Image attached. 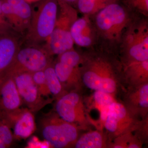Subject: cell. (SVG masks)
I'll use <instances>...</instances> for the list:
<instances>
[{"instance_id": "obj_1", "label": "cell", "mask_w": 148, "mask_h": 148, "mask_svg": "<svg viewBox=\"0 0 148 148\" xmlns=\"http://www.w3.org/2000/svg\"><path fill=\"white\" fill-rule=\"evenodd\" d=\"M80 82L91 90L112 95L124 80L123 69L118 56L96 46L82 51Z\"/></svg>"}, {"instance_id": "obj_2", "label": "cell", "mask_w": 148, "mask_h": 148, "mask_svg": "<svg viewBox=\"0 0 148 148\" xmlns=\"http://www.w3.org/2000/svg\"><path fill=\"white\" fill-rule=\"evenodd\" d=\"M134 14L119 2L90 16L98 35L97 46L119 56L123 35Z\"/></svg>"}, {"instance_id": "obj_3", "label": "cell", "mask_w": 148, "mask_h": 148, "mask_svg": "<svg viewBox=\"0 0 148 148\" xmlns=\"http://www.w3.org/2000/svg\"><path fill=\"white\" fill-rule=\"evenodd\" d=\"M121 63L148 61V17L134 14L123 38Z\"/></svg>"}, {"instance_id": "obj_4", "label": "cell", "mask_w": 148, "mask_h": 148, "mask_svg": "<svg viewBox=\"0 0 148 148\" xmlns=\"http://www.w3.org/2000/svg\"><path fill=\"white\" fill-rule=\"evenodd\" d=\"M58 10L57 0H40L34 9L30 24L23 36V44L42 45L53 32Z\"/></svg>"}, {"instance_id": "obj_5", "label": "cell", "mask_w": 148, "mask_h": 148, "mask_svg": "<svg viewBox=\"0 0 148 148\" xmlns=\"http://www.w3.org/2000/svg\"><path fill=\"white\" fill-rule=\"evenodd\" d=\"M58 10L54 29L43 45L51 56H58L74 48L71 29L78 17L75 8L63 0H57Z\"/></svg>"}, {"instance_id": "obj_6", "label": "cell", "mask_w": 148, "mask_h": 148, "mask_svg": "<svg viewBox=\"0 0 148 148\" xmlns=\"http://www.w3.org/2000/svg\"><path fill=\"white\" fill-rule=\"evenodd\" d=\"M41 123L43 136L52 147H69L74 145L78 138L77 125L65 121L56 113L47 114Z\"/></svg>"}, {"instance_id": "obj_7", "label": "cell", "mask_w": 148, "mask_h": 148, "mask_svg": "<svg viewBox=\"0 0 148 148\" xmlns=\"http://www.w3.org/2000/svg\"><path fill=\"white\" fill-rule=\"evenodd\" d=\"M53 58L43 45H29L23 44L13 63L4 74L13 75L21 72L32 73L43 71L53 63Z\"/></svg>"}, {"instance_id": "obj_8", "label": "cell", "mask_w": 148, "mask_h": 148, "mask_svg": "<svg viewBox=\"0 0 148 148\" xmlns=\"http://www.w3.org/2000/svg\"><path fill=\"white\" fill-rule=\"evenodd\" d=\"M53 65L56 73L66 91L80 82V66L82 51L75 48L57 56Z\"/></svg>"}, {"instance_id": "obj_9", "label": "cell", "mask_w": 148, "mask_h": 148, "mask_svg": "<svg viewBox=\"0 0 148 148\" xmlns=\"http://www.w3.org/2000/svg\"><path fill=\"white\" fill-rule=\"evenodd\" d=\"M22 103L13 76L3 74L0 77V119L10 128Z\"/></svg>"}, {"instance_id": "obj_10", "label": "cell", "mask_w": 148, "mask_h": 148, "mask_svg": "<svg viewBox=\"0 0 148 148\" xmlns=\"http://www.w3.org/2000/svg\"><path fill=\"white\" fill-rule=\"evenodd\" d=\"M12 76L22 102L30 111L37 112L50 103L51 99H45L40 93L33 80L32 73L21 72Z\"/></svg>"}, {"instance_id": "obj_11", "label": "cell", "mask_w": 148, "mask_h": 148, "mask_svg": "<svg viewBox=\"0 0 148 148\" xmlns=\"http://www.w3.org/2000/svg\"><path fill=\"white\" fill-rule=\"evenodd\" d=\"M55 110L62 119L77 125L82 124L86 120L82 99L75 90L67 91L57 99Z\"/></svg>"}, {"instance_id": "obj_12", "label": "cell", "mask_w": 148, "mask_h": 148, "mask_svg": "<svg viewBox=\"0 0 148 148\" xmlns=\"http://www.w3.org/2000/svg\"><path fill=\"white\" fill-rule=\"evenodd\" d=\"M71 33L74 44L84 50L98 45L97 31L90 16L83 15L78 17L72 25Z\"/></svg>"}, {"instance_id": "obj_13", "label": "cell", "mask_w": 148, "mask_h": 148, "mask_svg": "<svg viewBox=\"0 0 148 148\" xmlns=\"http://www.w3.org/2000/svg\"><path fill=\"white\" fill-rule=\"evenodd\" d=\"M23 36L13 30L0 35V77L13 63L23 44Z\"/></svg>"}, {"instance_id": "obj_14", "label": "cell", "mask_w": 148, "mask_h": 148, "mask_svg": "<svg viewBox=\"0 0 148 148\" xmlns=\"http://www.w3.org/2000/svg\"><path fill=\"white\" fill-rule=\"evenodd\" d=\"M12 13L11 26L14 31L24 35L30 24L32 15L31 4L26 0H6Z\"/></svg>"}, {"instance_id": "obj_15", "label": "cell", "mask_w": 148, "mask_h": 148, "mask_svg": "<svg viewBox=\"0 0 148 148\" xmlns=\"http://www.w3.org/2000/svg\"><path fill=\"white\" fill-rule=\"evenodd\" d=\"M127 109L122 104L114 101L110 105L105 122L106 129L110 133L120 134L130 123V119Z\"/></svg>"}, {"instance_id": "obj_16", "label": "cell", "mask_w": 148, "mask_h": 148, "mask_svg": "<svg viewBox=\"0 0 148 148\" xmlns=\"http://www.w3.org/2000/svg\"><path fill=\"white\" fill-rule=\"evenodd\" d=\"M32 112L28 108L21 109L16 116L12 127L14 137L16 139H26L34 132L36 123Z\"/></svg>"}, {"instance_id": "obj_17", "label": "cell", "mask_w": 148, "mask_h": 148, "mask_svg": "<svg viewBox=\"0 0 148 148\" xmlns=\"http://www.w3.org/2000/svg\"><path fill=\"white\" fill-rule=\"evenodd\" d=\"M121 64L125 81L131 83H145L147 82L148 61Z\"/></svg>"}, {"instance_id": "obj_18", "label": "cell", "mask_w": 148, "mask_h": 148, "mask_svg": "<svg viewBox=\"0 0 148 148\" xmlns=\"http://www.w3.org/2000/svg\"><path fill=\"white\" fill-rule=\"evenodd\" d=\"M120 0H77L75 8L83 15L91 16L107 6Z\"/></svg>"}, {"instance_id": "obj_19", "label": "cell", "mask_w": 148, "mask_h": 148, "mask_svg": "<svg viewBox=\"0 0 148 148\" xmlns=\"http://www.w3.org/2000/svg\"><path fill=\"white\" fill-rule=\"evenodd\" d=\"M53 63L47 67L45 69L44 72L48 88L50 95L57 99L67 91L64 89L56 73Z\"/></svg>"}, {"instance_id": "obj_20", "label": "cell", "mask_w": 148, "mask_h": 148, "mask_svg": "<svg viewBox=\"0 0 148 148\" xmlns=\"http://www.w3.org/2000/svg\"><path fill=\"white\" fill-rule=\"evenodd\" d=\"M105 144L104 137L101 132L91 131L78 138L74 145L76 148H100Z\"/></svg>"}, {"instance_id": "obj_21", "label": "cell", "mask_w": 148, "mask_h": 148, "mask_svg": "<svg viewBox=\"0 0 148 148\" xmlns=\"http://www.w3.org/2000/svg\"><path fill=\"white\" fill-rule=\"evenodd\" d=\"M132 95H130L131 102H133L136 107L142 110H146L148 107V84H143Z\"/></svg>"}, {"instance_id": "obj_22", "label": "cell", "mask_w": 148, "mask_h": 148, "mask_svg": "<svg viewBox=\"0 0 148 148\" xmlns=\"http://www.w3.org/2000/svg\"><path fill=\"white\" fill-rule=\"evenodd\" d=\"M92 98L94 105L100 112L108 110L110 105L115 101L112 95L99 90H95Z\"/></svg>"}, {"instance_id": "obj_23", "label": "cell", "mask_w": 148, "mask_h": 148, "mask_svg": "<svg viewBox=\"0 0 148 148\" xmlns=\"http://www.w3.org/2000/svg\"><path fill=\"white\" fill-rule=\"evenodd\" d=\"M132 13L148 17V0H120Z\"/></svg>"}, {"instance_id": "obj_24", "label": "cell", "mask_w": 148, "mask_h": 148, "mask_svg": "<svg viewBox=\"0 0 148 148\" xmlns=\"http://www.w3.org/2000/svg\"><path fill=\"white\" fill-rule=\"evenodd\" d=\"M32 76L40 94L43 97H48L50 93L48 88L44 70L32 73Z\"/></svg>"}, {"instance_id": "obj_25", "label": "cell", "mask_w": 148, "mask_h": 148, "mask_svg": "<svg viewBox=\"0 0 148 148\" xmlns=\"http://www.w3.org/2000/svg\"><path fill=\"white\" fill-rule=\"evenodd\" d=\"M10 127L0 119V138L3 141L7 147H9L13 140V134Z\"/></svg>"}, {"instance_id": "obj_26", "label": "cell", "mask_w": 148, "mask_h": 148, "mask_svg": "<svg viewBox=\"0 0 148 148\" xmlns=\"http://www.w3.org/2000/svg\"><path fill=\"white\" fill-rule=\"evenodd\" d=\"M28 148H51V145L50 143L47 142L46 140L40 141L36 137H34L32 138V140L29 141L28 143Z\"/></svg>"}, {"instance_id": "obj_27", "label": "cell", "mask_w": 148, "mask_h": 148, "mask_svg": "<svg viewBox=\"0 0 148 148\" xmlns=\"http://www.w3.org/2000/svg\"><path fill=\"white\" fill-rule=\"evenodd\" d=\"M13 30L10 25L6 21L5 18L0 15V35ZM14 31V30H13Z\"/></svg>"}, {"instance_id": "obj_28", "label": "cell", "mask_w": 148, "mask_h": 148, "mask_svg": "<svg viewBox=\"0 0 148 148\" xmlns=\"http://www.w3.org/2000/svg\"><path fill=\"white\" fill-rule=\"evenodd\" d=\"M63 1L75 8L77 0H63Z\"/></svg>"}, {"instance_id": "obj_29", "label": "cell", "mask_w": 148, "mask_h": 148, "mask_svg": "<svg viewBox=\"0 0 148 148\" xmlns=\"http://www.w3.org/2000/svg\"><path fill=\"white\" fill-rule=\"evenodd\" d=\"M7 147L6 146L4 143L3 141L2 140L1 138H0V148H6Z\"/></svg>"}, {"instance_id": "obj_30", "label": "cell", "mask_w": 148, "mask_h": 148, "mask_svg": "<svg viewBox=\"0 0 148 148\" xmlns=\"http://www.w3.org/2000/svg\"><path fill=\"white\" fill-rule=\"evenodd\" d=\"M26 1L29 3L31 4L32 3H37L40 0H26Z\"/></svg>"}]
</instances>
